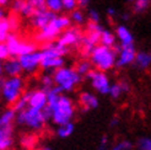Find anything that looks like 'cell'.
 <instances>
[{"label":"cell","mask_w":151,"mask_h":150,"mask_svg":"<svg viewBox=\"0 0 151 150\" xmlns=\"http://www.w3.org/2000/svg\"><path fill=\"white\" fill-rule=\"evenodd\" d=\"M127 1H128V3H132V4H133V3L135 1V0H127Z\"/></svg>","instance_id":"cell-48"},{"label":"cell","mask_w":151,"mask_h":150,"mask_svg":"<svg viewBox=\"0 0 151 150\" xmlns=\"http://www.w3.org/2000/svg\"><path fill=\"white\" fill-rule=\"evenodd\" d=\"M12 31V25L10 22L9 16L0 17V43H4L7 37L11 35Z\"/></svg>","instance_id":"cell-27"},{"label":"cell","mask_w":151,"mask_h":150,"mask_svg":"<svg viewBox=\"0 0 151 150\" xmlns=\"http://www.w3.org/2000/svg\"><path fill=\"white\" fill-rule=\"evenodd\" d=\"M87 20L88 22H93V24H100L101 21V15L96 9H90L87 12Z\"/></svg>","instance_id":"cell-38"},{"label":"cell","mask_w":151,"mask_h":150,"mask_svg":"<svg viewBox=\"0 0 151 150\" xmlns=\"http://www.w3.org/2000/svg\"><path fill=\"white\" fill-rule=\"evenodd\" d=\"M119 124V118L118 117H113L111 119V122H109V125L112 127V128H114V127H117Z\"/></svg>","instance_id":"cell-44"},{"label":"cell","mask_w":151,"mask_h":150,"mask_svg":"<svg viewBox=\"0 0 151 150\" xmlns=\"http://www.w3.org/2000/svg\"><path fill=\"white\" fill-rule=\"evenodd\" d=\"M37 143H38L37 136L36 133H32V132L24 133L19 139V144L24 150H36Z\"/></svg>","instance_id":"cell-21"},{"label":"cell","mask_w":151,"mask_h":150,"mask_svg":"<svg viewBox=\"0 0 151 150\" xmlns=\"http://www.w3.org/2000/svg\"><path fill=\"white\" fill-rule=\"evenodd\" d=\"M122 19H123L124 21H127L128 19H129V15H128V14H123V15H122Z\"/></svg>","instance_id":"cell-47"},{"label":"cell","mask_w":151,"mask_h":150,"mask_svg":"<svg viewBox=\"0 0 151 150\" xmlns=\"http://www.w3.org/2000/svg\"><path fill=\"white\" fill-rule=\"evenodd\" d=\"M130 90V86L128 84L127 81L122 80V81H118V82H113L112 86H111V90H109V96L112 97L113 100H118L120 96L127 94L128 91Z\"/></svg>","instance_id":"cell-24"},{"label":"cell","mask_w":151,"mask_h":150,"mask_svg":"<svg viewBox=\"0 0 151 150\" xmlns=\"http://www.w3.org/2000/svg\"><path fill=\"white\" fill-rule=\"evenodd\" d=\"M46 9L55 15H60V12L64 11L62 0H46Z\"/></svg>","instance_id":"cell-32"},{"label":"cell","mask_w":151,"mask_h":150,"mask_svg":"<svg viewBox=\"0 0 151 150\" xmlns=\"http://www.w3.org/2000/svg\"><path fill=\"white\" fill-rule=\"evenodd\" d=\"M14 145V125L0 127V150H10Z\"/></svg>","instance_id":"cell-20"},{"label":"cell","mask_w":151,"mask_h":150,"mask_svg":"<svg viewBox=\"0 0 151 150\" xmlns=\"http://www.w3.org/2000/svg\"><path fill=\"white\" fill-rule=\"evenodd\" d=\"M150 52H151V49H150Z\"/></svg>","instance_id":"cell-49"},{"label":"cell","mask_w":151,"mask_h":150,"mask_svg":"<svg viewBox=\"0 0 151 150\" xmlns=\"http://www.w3.org/2000/svg\"><path fill=\"white\" fill-rule=\"evenodd\" d=\"M27 1L32 5V7L36 11L46 9V0H27Z\"/></svg>","instance_id":"cell-40"},{"label":"cell","mask_w":151,"mask_h":150,"mask_svg":"<svg viewBox=\"0 0 151 150\" xmlns=\"http://www.w3.org/2000/svg\"><path fill=\"white\" fill-rule=\"evenodd\" d=\"M64 11L73 12L74 10L78 9V0H62Z\"/></svg>","instance_id":"cell-37"},{"label":"cell","mask_w":151,"mask_h":150,"mask_svg":"<svg viewBox=\"0 0 151 150\" xmlns=\"http://www.w3.org/2000/svg\"><path fill=\"white\" fill-rule=\"evenodd\" d=\"M87 79H88L90 85H91V87L95 92L100 94V95H108L109 94V90H111V86H112L113 82H111V79H109L107 73L93 69L87 75Z\"/></svg>","instance_id":"cell-8"},{"label":"cell","mask_w":151,"mask_h":150,"mask_svg":"<svg viewBox=\"0 0 151 150\" xmlns=\"http://www.w3.org/2000/svg\"><path fill=\"white\" fill-rule=\"evenodd\" d=\"M6 46L9 47L10 54L12 58H20L25 54L32 53V52L37 50V44L33 42H29L26 40H22L20 36L16 33H11L7 40L5 41Z\"/></svg>","instance_id":"cell-7"},{"label":"cell","mask_w":151,"mask_h":150,"mask_svg":"<svg viewBox=\"0 0 151 150\" xmlns=\"http://www.w3.org/2000/svg\"><path fill=\"white\" fill-rule=\"evenodd\" d=\"M70 20H71V22L75 26H82L86 22L87 16L85 15L84 10L76 9V10H74L73 12H70Z\"/></svg>","instance_id":"cell-31"},{"label":"cell","mask_w":151,"mask_h":150,"mask_svg":"<svg viewBox=\"0 0 151 150\" xmlns=\"http://www.w3.org/2000/svg\"><path fill=\"white\" fill-rule=\"evenodd\" d=\"M71 24L73 22L70 20V16H66V15H63V14L57 15L46 27L36 32L35 40L42 44L54 42L59 38L60 35H62L66 28L71 27Z\"/></svg>","instance_id":"cell-2"},{"label":"cell","mask_w":151,"mask_h":150,"mask_svg":"<svg viewBox=\"0 0 151 150\" xmlns=\"http://www.w3.org/2000/svg\"><path fill=\"white\" fill-rule=\"evenodd\" d=\"M0 90L3 101L11 107L25 94V80L21 76L4 78L0 84Z\"/></svg>","instance_id":"cell-6"},{"label":"cell","mask_w":151,"mask_h":150,"mask_svg":"<svg viewBox=\"0 0 151 150\" xmlns=\"http://www.w3.org/2000/svg\"><path fill=\"white\" fill-rule=\"evenodd\" d=\"M90 5V0H78V6L80 9H85Z\"/></svg>","instance_id":"cell-42"},{"label":"cell","mask_w":151,"mask_h":150,"mask_svg":"<svg viewBox=\"0 0 151 150\" xmlns=\"http://www.w3.org/2000/svg\"><path fill=\"white\" fill-rule=\"evenodd\" d=\"M48 95V106L46 112L49 117V121L57 127L73 122L75 117V103L70 96L62 92L54 86L47 91Z\"/></svg>","instance_id":"cell-1"},{"label":"cell","mask_w":151,"mask_h":150,"mask_svg":"<svg viewBox=\"0 0 151 150\" xmlns=\"http://www.w3.org/2000/svg\"><path fill=\"white\" fill-rule=\"evenodd\" d=\"M103 27L101 24H93V22H87L86 25V33L85 36H87L88 38H91L93 42H96L97 44H100L101 42V35L103 32Z\"/></svg>","instance_id":"cell-23"},{"label":"cell","mask_w":151,"mask_h":150,"mask_svg":"<svg viewBox=\"0 0 151 150\" xmlns=\"http://www.w3.org/2000/svg\"><path fill=\"white\" fill-rule=\"evenodd\" d=\"M107 16L108 17H114L116 16V14H117V11H116V9L114 7H112V6H109V7H107Z\"/></svg>","instance_id":"cell-43"},{"label":"cell","mask_w":151,"mask_h":150,"mask_svg":"<svg viewBox=\"0 0 151 150\" xmlns=\"http://www.w3.org/2000/svg\"><path fill=\"white\" fill-rule=\"evenodd\" d=\"M78 102H79V106L82 111L96 110L100 105V100H99V97H97V95L92 91H86V90L79 94Z\"/></svg>","instance_id":"cell-14"},{"label":"cell","mask_w":151,"mask_h":150,"mask_svg":"<svg viewBox=\"0 0 151 150\" xmlns=\"http://www.w3.org/2000/svg\"><path fill=\"white\" fill-rule=\"evenodd\" d=\"M75 131V124L74 122H69L66 124H62V125H58L55 128V134L57 137L60 139H66L73 136V133Z\"/></svg>","instance_id":"cell-28"},{"label":"cell","mask_w":151,"mask_h":150,"mask_svg":"<svg viewBox=\"0 0 151 150\" xmlns=\"http://www.w3.org/2000/svg\"><path fill=\"white\" fill-rule=\"evenodd\" d=\"M117 66L118 68H127L132 64L135 63V58H137V49L134 46L132 47H117Z\"/></svg>","instance_id":"cell-11"},{"label":"cell","mask_w":151,"mask_h":150,"mask_svg":"<svg viewBox=\"0 0 151 150\" xmlns=\"http://www.w3.org/2000/svg\"><path fill=\"white\" fill-rule=\"evenodd\" d=\"M137 150H151V137L149 136H142L137 140L135 144Z\"/></svg>","instance_id":"cell-34"},{"label":"cell","mask_w":151,"mask_h":150,"mask_svg":"<svg viewBox=\"0 0 151 150\" xmlns=\"http://www.w3.org/2000/svg\"><path fill=\"white\" fill-rule=\"evenodd\" d=\"M135 66L139 70H147L151 68V52L150 50H139L135 58Z\"/></svg>","instance_id":"cell-22"},{"label":"cell","mask_w":151,"mask_h":150,"mask_svg":"<svg viewBox=\"0 0 151 150\" xmlns=\"http://www.w3.org/2000/svg\"><path fill=\"white\" fill-rule=\"evenodd\" d=\"M9 3H10V0H0V5L1 6H6Z\"/></svg>","instance_id":"cell-45"},{"label":"cell","mask_w":151,"mask_h":150,"mask_svg":"<svg viewBox=\"0 0 151 150\" xmlns=\"http://www.w3.org/2000/svg\"><path fill=\"white\" fill-rule=\"evenodd\" d=\"M16 118H17V112L15 111L12 106L5 108L1 112V115H0V127L14 125V123L16 122Z\"/></svg>","instance_id":"cell-25"},{"label":"cell","mask_w":151,"mask_h":150,"mask_svg":"<svg viewBox=\"0 0 151 150\" xmlns=\"http://www.w3.org/2000/svg\"><path fill=\"white\" fill-rule=\"evenodd\" d=\"M52 74L54 79V85L64 94L74 91L82 80V76L78 73L76 68L70 65H64Z\"/></svg>","instance_id":"cell-4"},{"label":"cell","mask_w":151,"mask_h":150,"mask_svg":"<svg viewBox=\"0 0 151 150\" xmlns=\"http://www.w3.org/2000/svg\"><path fill=\"white\" fill-rule=\"evenodd\" d=\"M116 36L117 41L120 47H132L134 46V35L130 31V28L124 24H119L116 26Z\"/></svg>","instance_id":"cell-16"},{"label":"cell","mask_w":151,"mask_h":150,"mask_svg":"<svg viewBox=\"0 0 151 150\" xmlns=\"http://www.w3.org/2000/svg\"><path fill=\"white\" fill-rule=\"evenodd\" d=\"M40 84H41V89L46 90V91L54 87L55 85H54V79H53V74L48 71H43L40 76Z\"/></svg>","instance_id":"cell-29"},{"label":"cell","mask_w":151,"mask_h":150,"mask_svg":"<svg viewBox=\"0 0 151 150\" xmlns=\"http://www.w3.org/2000/svg\"><path fill=\"white\" fill-rule=\"evenodd\" d=\"M1 71L5 75V78H15V76H21V74L24 73L22 70L21 63L19 58H9L7 61L3 62L1 65Z\"/></svg>","instance_id":"cell-17"},{"label":"cell","mask_w":151,"mask_h":150,"mask_svg":"<svg viewBox=\"0 0 151 150\" xmlns=\"http://www.w3.org/2000/svg\"><path fill=\"white\" fill-rule=\"evenodd\" d=\"M41 52L44 54H50V56H57V57H65L69 52V48L63 46L58 40L54 42H49L46 44H42Z\"/></svg>","instance_id":"cell-19"},{"label":"cell","mask_w":151,"mask_h":150,"mask_svg":"<svg viewBox=\"0 0 151 150\" xmlns=\"http://www.w3.org/2000/svg\"><path fill=\"white\" fill-rule=\"evenodd\" d=\"M9 58H11V54H10V50H9V47L6 46V43H0V59L4 62V61H7Z\"/></svg>","instance_id":"cell-39"},{"label":"cell","mask_w":151,"mask_h":150,"mask_svg":"<svg viewBox=\"0 0 151 150\" xmlns=\"http://www.w3.org/2000/svg\"><path fill=\"white\" fill-rule=\"evenodd\" d=\"M14 108H15V111L17 112H21V111H24V110H26L27 107H28V91H25V94L21 96V99L14 105L12 106Z\"/></svg>","instance_id":"cell-36"},{"label":"cell","mask_w":151,"mask_h":150,"mask_svg":"<svg viewBox=\"0 0 151 150\" xmlns=\"http://www.w3.org/2000/svg\"><path fill=\"white\" fill-rule=\"evenodd\" d=\"M117 42H118V41H117L116 32L112 31V30L104 28L103 32H102V35H101V42H100V44H102V46H106V47L116 48Z\"/></svg>","instance_id":"cell-26"},{"label":"cell","mask_w":151,"mask_h":150,"mask_svg":"<svg viewBox=\"0 0 151 150\" xmlns=\"http://www.w3.org/2000/svg\"><path fill=\"white\" fill-rule=\"evenodd\" d=\"M151 5V0H135L132 4V10L135 14L145 12Z\"/></svg>","instance_id":"cell-33"},{"label":"cell","mask_w":151,"mask_h":150,"mask_svg":"<svg viewBox=\"0 0 151 150\" xmlns=\"http://www.w3.org/2000/svg\"><path fill=\"white\" fill-rule=\"evenodd\" d=\"M75 68H76L78 73L81 75L82 78H84V76H86V78H87V75L93 70V69H92L93 66H92L91 62H90L88 59H81V61L76 64V66H75Z\"/></svg>","instance_id":"cell-30"},{"label":"cell","mask_w":151,"mask_h":150,"mask_svg":"<svg viewBox=\"0 0 151 150\" xmlns=\"http://www.w3.org/2000/svg\"><path fill=\"white\" fill-rule=\"evenodd\" d=\"M97 150H111V146H109V138H108V136H106V134H104V136L101 137Z\"/></svg>","instance_id":"cell-41"},{"label":"cell","mask_w":151,"mask_h":150,"mask_svg":"<svg viewBox=\"0 0 151 150\" xmlns=\"http://www.w3.org/2000/svg\"><path fill=\"white\" fill-rule=\"evenodd\" d=\"M82 38H84V35H82L81 30L78 26H71L69 28H66L65 31L60 35L58 41L66 48H70V47L80 46L82 42Z\"/></svg>","instance_id":"cell-9"},{"label":"cell","mask_w":151,"mask_h":150,"mask_svg":"<svg viewBox=\"0 0 151 150\" xmlns=\"http://www.w3.org/2000/svg\"><path fill=\"white\" fill-rule=\"evenodd\" d=\"M88 61L95 69L107 73L117 66V50L114 48L99 44L90 54Z\"/></svg>","instance_id":"cell-5"},{"label":"cell","mask_w":151,"mask_h":150,"mask_svg":"<svg viewBox=\"0 0 151 150\" xmlns=\"http://www.w3.org/2000/svg\"><path fill=\"white\" fill-rule=\"evenodd\" d=\"M42 54V62H41V69L43 71L53 73L57 69L62 68L65 65V59L64 57H57V56H50V54H44L41 52Z\"/></svg>","instance_id":"cell-15"},{"label":"cell","mask_w":151,"mask_h":150,"mask_svg":"<svg viewBox=\"0 0 151 150\" xmlns=\"http://www.w3.org/2000/svg\"><path fill=\"white\" fill-rule=\"evenodd\" d=\"M10 7H11L14 15H20L22 17L31 19L36 12V10L27 0H12L10 3Z\"/></svg>","instance_id":"cell-18"},{"label":"cell","mask_w":151,"mask_h":150,"mask_svg":"<svg viewBox=\"0 0 151 150\" xmlns=\"http://www.w3.org/2000/svg\"><path fill=\"white\" fill-rule=\"evenodd\" d=\"M36 150H53V149L49 148V146H47V145H44V146H41V148H38V149H36Z\"/></svg>","instance_id":"cell-46"},{"label":"cell","mask_w":151,"mask_h":150,"mask_svg":"<svg viewBox=\"0 0 151 150\" xmlns=\"http://www.w3.org/2000/svg\"><path fill=\"white\" fill-rule=\"evenodd\" d=\"M48 106V95L43 89H33L28 91V107L37 110H46Z\"/></svg>","instance_id":"cell-12"},{"label":"cell","mask_w":151,"mask_h":150,"mask_svg":"<svg viewBox=\"0 0 151 150\" xmlns=\"http://www.w3.org/2000/svg\"><path fill=\"white\" fill-rule=\"evenodd\" d=\"M21 63L22 70L26 74H35L37 70L41 68V62H42V54L41 50H36L32 53L25 54L19 58Z\"/></svg>","instance_id":"cell-10"},{"label":"cell","mask_w":151,"mask_h":150,"mask_svg":"<svg viewBox=\"0 0 151 150\" xmlns=\"http://www.w3.org/2000/svg\"><path fill=\"white\" fill-rule=\"evenodd\" d=\"M134 144L128 139H122L111 146V150H133Z\"/></svg>","instance_id":"cell-35"},{"label":"cell","mask_w":151,"mask_h":150,"mask_svg":"<svg viewBox=\"0 0 151 150\" xmlns=\"http://www.w3.org/2000/svg\"><path fill=\"white\" fill-rule=\"evenodd\" d=\"M55 16H57L55 14H53L52 11H49L47 9L40 10V11H36L33 16L29 19V24H31V26L35 30L40 31V30L46 27Z\"/></svg>","instance_id":"cell-13"},{"label":"cell","mask_w":151,"mask_h":150,"mask_svg":"<svg viewBox=\"0 0 151 150\" xmlns=\"http://www.w3.org/2000/svg\"><path fill=\"white\" fill-rule=\"evenodd\" d=\"M49 121V117L47 115L46 110H37L32 107H27L26 110L21 111L17 113L16 123L24 128L28 129V132L37 133L44 129L47 122Z\"/></svg>","instance_id":"cell-3"}]
</instances>
